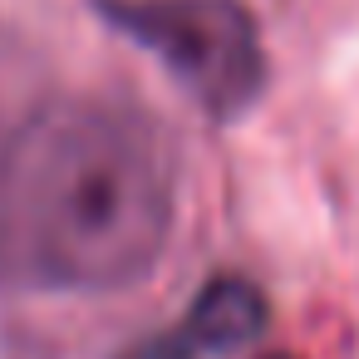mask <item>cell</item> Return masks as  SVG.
<instances>
[{
  "label": "cell",
  "mask_w": 359,
  "mask_h": 359,
  "mask_svg": "<svg viewBox=\"0 0 359 359\" xmlns=\"http://www.w3.org/2000/svg\"><path fill=\"white\" fill-rule=\"evenodd\" d=\"M172 231L153 128L114 104L60 99L0 148V285L99 295L143 280Z\"/></svg>",
  "instance_id": "obj_1"
},
{
  "label": "cell",
  "mask_w": 359,
  "mask_h": 359,
  "mask_svg": "<svg viewBox=\"0 0 359 359\" xmlns=\"http://www.w3.org/2000/svg\"><path fill=\"white\" fill-rule=\"evenodd\" d=\"M94 6L212 118H241L261 99L266 50L241 0H94Z\"/></svg>",
  "instance_id": "obj_2"
},
{
  "label": "cell",
  "mask_w": 359,
  "mask_h": 359,
  "mask_svg": "<svg viewBox=\"0 0 359 359\" xmlns=\"http://www.w3.org/2000/svg\"><path fill=\"white\" fill-rule=\"evenodd\" d=\"M266 330V295L246 276H217L197 290L187 320L172 330V339L192 359H222L261 339Z\"/></svg>",
  "instance_id": "obj_3"
}]
</instances>
